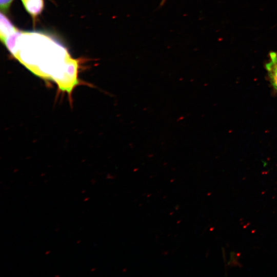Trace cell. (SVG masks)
<instances>
[{
    "label": "cell",
    "instance_id": "8992f818",
    "mask_svg": "<svg viewBox=\"0 0 277 277\" xmlns=\"http://www.w3.org/2000/svg\"><path fill=\"white\" fill-rule=\"evenodd\" d=\"M167 0H161L160 6L162 7L166 2Z\"/></svg>",
    "mask_w": 277,
    "mask_h": 277
},
{
    "label": "cell",
    "instance_id": "277c9868",
    "mask_svg": "<svg viewBox=\"0 0 277 277\" xmlns=\"http://www.w3.org/2000/svg\"><path fill=\"white\" fill-rule=\"evenodd\" d=\"M0 37L2 42L8 36L14 33L18 29L9 18L2 12L1 13Z\"/></svg>",
    "mask_w": 277,
    "mask_h": 277
},
{
    "label": "cell",
    "instance_id": "6da1fadb",
    "mask_svg": "<svg viewBox=\"0 0 277 277\" xmlns=\"http://www.w3.org/2000/svg\"><path fill=\"white\" fill-rule=\"evenodd\" d=\"M3 43L27 68L38 76L54 81L61 91L69 93L79 84L78 61L50 36L17 30Z\"/></svg>",
    "mask_w": 277,
    "mask_h": 277
},
{
    "label": "cell",
    "instance_id": "7a4b0ae2",
    "mask_svg": "<svg viewBox=\"0 0 277 277\" xmlns=\"http://www.w3.org/2000/svg\"><path fill=\"white\" fill-rule=\"evenodd\" d=\"M265 68L271 84L277 91V53L276 52H270L269 60L266 64Z\"/></svg>",
    "mask_w": 277,
    "mask_h": 277
},
{
    "label": "cell",
    "instance_id": "5b68a950",
    "mask_svg": "<svg viewBox=\"0 0 277 277\" xmlns=\"http://www.w3.org/2000/svg\"><path fill=\"white\" fill-rule=\"evenodd\" d=\"M13 0H0L1 10L4 12H7Z\"/></svg>",
    "mask_w": 277,
    "mask_h": 277
},
{
    "label": "cell",
    "instance_id": "3957f363",
    "mask_svg": "<svg viewBox=\"0 0 277 277\" xmlns=\"http://www.w3.org/2000/svg\"><path fill=\"white\" fill-rule=\"evenodd\" d=\"M22 2L25 9L34 18L39 15L43 10L44 0H22Z\"/></svg>",
    "mask_w": 277,
    "mask_h": 277
}]
</instances>
